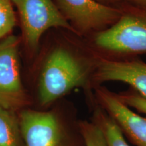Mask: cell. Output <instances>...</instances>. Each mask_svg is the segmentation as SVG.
I'll list each match as a JSON object with an SVG mask.
<instances>
[{
	"instance_id": "1",
	"label": "cell",
	"mask_w": 146,
	"mask_h": 146,
	"mask_svg": "<svg viewBox=\"0 0 146 146\" xmlns=\"http://www.w3.org/2000/svg\"><path fill=\"white\" fill-rule=\"evenodd\" d=\"M87 78L86 68L72 53L56 49L47 57L40 76L41 104H50L75 87L83 86Z\"/></svg>"
},
{
	"instance_id": "2",
	"label": "cell",
	"mask_w": 146,
	"mask_h": 146,
	"mask_svg": "<svg viewBox=\"0 0 146 146\" xmlns=\"http://www.w3.org/2000/svg\"><path fill=\"white\" fill-rule=\"evenodd\" d=\"M95 43L102 50L114 53L146 52V12L122 13L112 27L96 35Z\"/></svg>"
},
{
	"instance_id": "3",
	"label": "cell",
	"mask_w": 146,
	"mask_h": 146,
	"mask_svg": "<svg viewBox=\"0 0 146 146\" xmlns=\"http://www.w3.org/2000/svg\"><path fill=\"white\" fill-rule=\"evenodd\" d=\"M19 12L25 40L31 50L39 45L42 35L47 29H74L62 14L52 0H11Z\"/></svg>"
},
{
	"instance_id": "4",
	"label": "cell",
	"mask_w": 146,
	"mask_h": 146,
	"mask_svg": "<svg viewBox=\"0 0 146 146\" xmlns=\"http://www.w3.org/2000/svg\"><path fill=\"white\" fill-rule=\"evenodd\" d=\"M18 41L7 36L0 43V108L13 111L27 102L20 73Z\"/></svg>"
},
{
	"instance_id": "5",
	"label": "cell",
	"mask_w": 146,
	"mask_h": 146,
	"mask_svg": "<svg viewBox=\"0 0 146 146\" xmlns=\"http://www.w3.org/2000/svg\"><path fill=\"white\" fill-rule=\"evenodd\" d=\"M66 19L80 31L99 30L114 25L122 12L119 10L96 0H55Z\"/></svg>"
},
{
	"instance_id": "6",
	"label": "cell",
	"mask_w": 146,
	"mask_h": 146,
	"mask_svg": "<svg viewBox=\"0 0 146 146\" xmlns=\"http://www.w3.org/2000/svg\"><path fill=\"white\" fill-rule=\"evenodd\" d=\"M19 124L26 146L63 145L62 129L54 113L25 110Z\"/></svg>"
},
{
	"instance_id": "7",
	"label": "cell",
	"mask_w": 146,
	"mask_h": 146,
	"mask_svg": "<svg viewBox=\"0 0 146 146\" xmlns=\"http://www.w3.org/2000/svg\"><path fill=\"white\" fill-rule=\"evenodd\" d=\"M100 105L136 146H146V117L129 108L117 95L104 88L97 90Z\"/></svg>"
},
{
	"instance_id": "8",
	"label": "cell",
	"mask_w": 146,
	"mask_h": 146,
	"mask_svg": "<svg viewBox=\"0 0 146 146\" xmlns=\"http://www.w3.org/2000/svg\"><path fill=\"white\" fill-rule=\"evenodd\" d=\"M96 79L100 82L121 81L132 86L146 99V64L137 61L102 60Z\"/></svg>"
},
{
	"instance_id": "9",
	"label": "cell",
	"mask_w": 146,
	"mask_h": 146,
	"mask_svg": "<svg viewBox=\"0 0 146 146\" xmlns=\"http://www.w3.org/2000/svg\"><path fill=\"white\" fill-rule=\"evenodd\" d=\"M19 121L12 111L0 108V146H20Z\"/></svg>"
},
{
	"instance_id": "10",
	"label": "cell",
	"mask_w": 146,
	"mask_h": 146,
	"mask_svg": "<svg viewBox=\"0 0 146 146\" xmlns=\"http://www.w3.org/2000/svg\"><path fill=\"white\" fill-rule=\"evenodd\" d=\"M95 123L101 129L108 146H130L119 126L109 115L98 113Z\"/></svg>"
},
{
	"instance_id": "11",
	"label": "cell",
	"mask_w": 146,
	"mask_h": 146,
	"mask_svg": "<svg viewBox=\"0 0 146 146\" xmlns=\"http://www.w3.org/2000/svg\"><path fill=\"white\" fill-rule=\"evenodd\" d=\"M79 129L85 146H108L101 129L95 122H82Z\"/></svg>"
},
{
	"instance_id": "12",
	"label": "cell",
	"mask_w": 146,
	"mask_h": 146,
	"mask_svg": "<svg viewBox=\"0 0 146 146\" xmlns=\"http://www.w3.org/2000/svg\"><path fill=\"white\" fill-rule=\"evenodd\" d=\"M15 23V14L11 0H0V39L12 31Z\"/></svg>"
},
{
	"instance_id": "13",
	"label": "cell",
	"mask_w": 146,
	"mask_h": 146,
	"mask_svg": "<svg viewBox=\"0 0 146 146\" xmlns=\"http://www.w3.org/2000/svg\"><path fill=\"white\" fill-rule=\"evenodd\" d=\"M118 97L129 107H132L138 112L146 114V99L139 94H124Z\"/></svg>"
},
{
	"instance_id": "14",
	"label": "cell",
	"mask_w": 146,
	"mask_h": 146,
	"mask_svg": "<svg viewBox=\"0 0 146 146\" xmlns=\"http://www.w3.org/2000/svg\"><path fill=\"white\" fill-rule=\"evenodd\" d=\"M100 1V2L102 3H110V2H113V1H116V0H99Z\"/></svg>"
},
{
	"instance_id": "15",
	"label": "cell",
	"mask_w": 146,
	"mask_h": 146,
	"mask_svg": "<svg viewBox=\"0 0 146 146\" xmlns=\"http://www.w3.org/2000/svg\"><path fill=\"white\" fill-rule=\"evenodd\" d=\"M137 1H138L139 2L143 5V6L146 7V0H137Z\"/></svg>"
}]
</instances>
